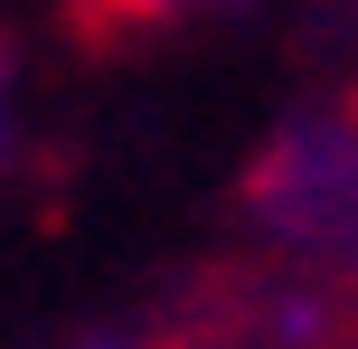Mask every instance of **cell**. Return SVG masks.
<instances>
[{
	"label": "cell",
	"mask_w": 358,
	"mask_h": 349,
	"mask_svg": "<svg viewBox=\"0 0 358 349\" xmlns=\"http://www.w3.org/2000/svg\"><path fill=\"white\" fill-rule=\"evenodd\" d=\"M94 19H161V10H179V0H85Z\"/></svg>",
	"instance_id": "1"
},
{
	"label": "cell",
	"mask_w": 358,
	"mask_h": 349,
	"mask_svg": "<svg viewBox=\"0 0 358 349\" xmlns=\"http://www.w3.org/2000/svg\"><path fill=\"white\" fill-rule=\"evenodd\" d=\"M94 349H123V340H94Z\"/></svg>",
	"instance_id": "2"
}]
</instances>
